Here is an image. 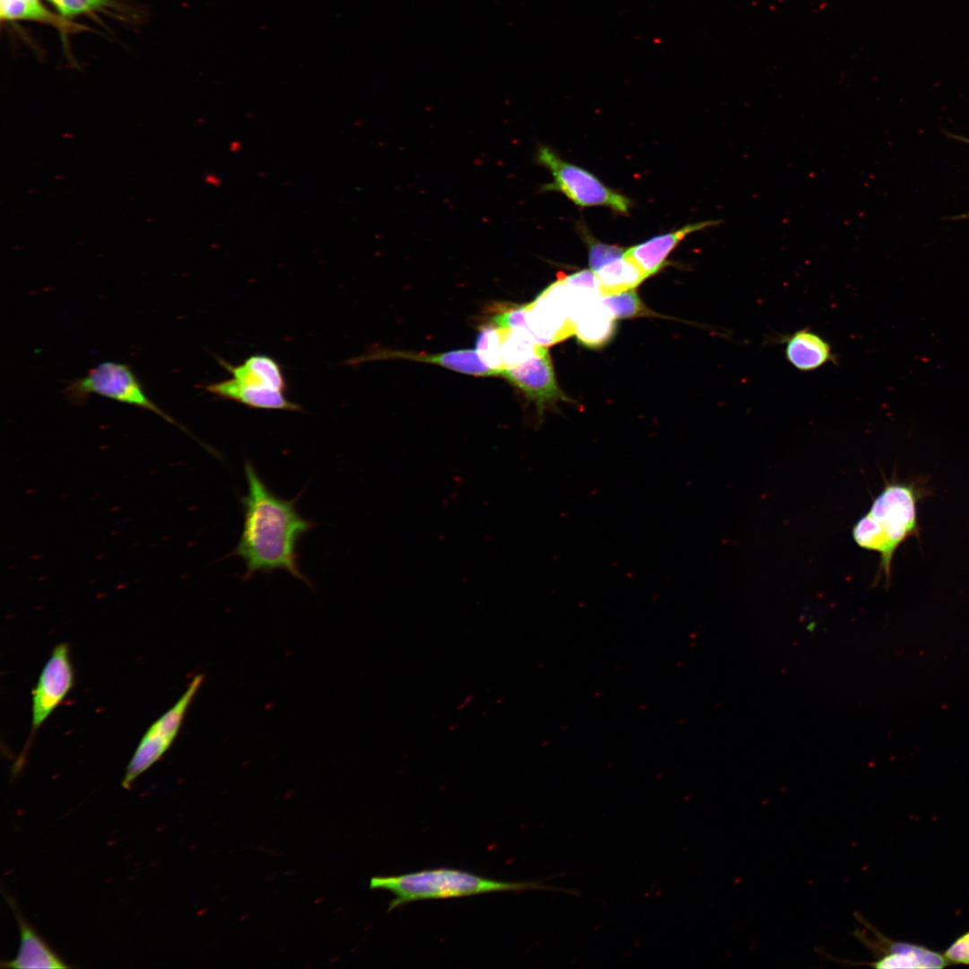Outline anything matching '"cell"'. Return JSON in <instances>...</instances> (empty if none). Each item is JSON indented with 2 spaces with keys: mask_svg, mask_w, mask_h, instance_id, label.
<instances>
[{
  "mask_svg": "<svg viewBox=\"0 0 969 969\" xmlns=\"http://www.w3.org/2000/svg\"><path fill=\"white\" fill-rule=\"evenodd\" d=\"M244 473L247 493L240 497L243 527L236 547L226 557L237 556L243 561L242 580L281 570L311 587L300 568L297 551L299 540L315 527L296 508L302 492L291 500L278 496L249 460L244 463Z\"/></svg>",
  "mask_w": 969,
  "mask_h": 969,
  "instance_id": "obj_1",
  "label": "cell"
},
{
  "mask_svg": "<svg viewBox=\"0 0 969 969\" xmlns=\"http://www.w3.org/2000/svg\"><path fill=\"white\" fill-rule=\"evenodd\" d=\"M370 889L393 894L388 911L419 900L463 897L497 892L552 889L537 882H504L452 869H434L397 876L373 877Z\"/></svg>",
  "mask_w": 969,
  "mask_h": 969,
  "instance_id": "obj_2",
  "label": "cell"
},
{
  "mask_svg": "<svg viewBox=\"0 0 969 969\" xmlns=\"http://www.w3.org/2000/svg\"><path fill=\"white\" fill-rule=\"evenodd\" d=\"M219 362L232 377L205 386L208 392L256 409L301 410L299 404L286 397V380L281 365L274 358L254 354L238 365L222 359Z\"/></svg>",
  "mask_w": 969,
  "mask_h": 969,
  "instance_id": "obj_3",
  "label": "cell"
},
{
  "mask_svg": "<svg viewBox=\"0 0 969 969\" xmlns=\"http://www.w3.org/2000/svg\"><path fill=\"white\" fill-rule=\"evenodd\" d=\"M921 494V488L914 483L889 482L868 512L879 536V567L886 582L898 546L911 537H919L917 503Z\"/></svg>",
  "mask_w": 969,
  "mask_h": 969,
  "instance_id": "obj_4",
  "label": "cell"
},
{
  "mask_svg": "<svg viewBox=\"0 0 969 969\" xmlns=\"http://www.w3.org/2000/svg\"><path fill=\"white\" fill-rule=\"evenodd\" d=\"M535 160L553 177L552 182L541 187L542 191L559 192L581 208L605 206L619 214H629L632 202L627 196L605 185L590 171L564 161L548 146L539 145Z\"/></svg>",
  "mask_w": 969,
  "mask_h": 969,
  "instance_id": "obj_5",
  "label": "cell"
},
{
  "mask_svg": "<svg viewBox=\"0 0 969 969\" xmlns=\"http://www.w3.org/2000/svg\"><path fill=\"white\" fill-rule=\"evenodd\" d=\"M63 393L65 398L74 405L83 404L92 394L99 395L152 411L178 425L173 418L147 396L137 376L125 363L100 362L92 368L85 376L67 382Z\"/></svg>",
  "mask_w": 969,
  "mask_h": 969,
  "instance_id": "obj_6",
  "label": "cell"
},
{
  "mask_svg": "<svg viewBox=\"0 0 969 969\" xmlns=\"http://www.w3.org/2000/svg\"><path fill=\"white\" fill-rule=\"evenodd\" d=\"M203 679V675L196 676L175 704L145 731L127 766L121 783L125 789H130L133 781L156 763L170 747Z\"/></svg>",
  "mask_w": 969,
  "mask_h": 969,
  "instance_id": "obj_7",
  "label": "cell"
},
{
  "mask_svg": "<svg viewBox=\"0 0 969 969\" xmlns=\"http://www.w3.org/2000/svg\"><path fill=\"white\" fill-rule=\"evenodd\" d=\"M533 402L540 414L557 401H570L559 388L546 345L538 344L534 354L523 362L502 369L501 376Z\"/></svg>",
  "mask_w": 969,
  "mask_h": 969,
  "instance_id": "obj_8",
  "label": "cell"
},
{
  "mask_svg": "<svg viewBox=\"0 0 969 969\" xmlns=\"http://www.w3.org/2000/svg\"><path fill=\"white\" fill-rule=\"evenodd\" d=\"M73 683L68 645L62 642L52 650L32 691L31 729L26 747L35 732L65 699Z\"/></svg>",
  "mask_w": 969,
  "mask_h": 969,
  "instance_id": "obj_9",
  "label": "cell"
},
{
  "mask_svg": "<svg viewBox=\"0 0 969 969\" xmlns=\"http://www.w3.org/2000/svg\"><path fill=\"white\" fill-rule=\"evenodd\" d=\"M867 925L872 938L861 930L856 931V936L877 954V959L868 963V965L884 969L943 968L951 964L944 954L920 945L891 940L871 925Z\"/></svg>",
  "mask_w": 969,
  "mask_h": 969,
  "instance_id": "obj_10",
  "label": "cell"
},
{
  "mask_svg": "<svg viewBox=\"0 0 969 969\" xmlns=\"http://www.w3.org/2000/svg\"><path fill=\"white\" fill-rule=\"evenodd\" d=\"M720 223V221L719 220H706L688 223L676 231L654 236L643 242L627 248L625 255L638 266L647 279L659 273L668 265V258L687 235L717 226Z\"/></svg>",
  "mask_w": 969,
  "mask_h": 969,
  "instance_id": "obj_11",
  "label": "cell"
},
{
  "mask_svg": "<svg viewBox=\"0 0 969 969\" xmlns=\"http://www.w3.org/2000/svg\"><path fill=\"white\" fill-rule=\"evenodd\" d=\"M388 359L437 364L454 371L477 377L500 376V371L488 366L480 357L477 351L474 349H460L435 354L381 350L371 353L357 361Z\"/></svg>",
  "mask_w": 969,
  "mask_h": 969,
  "instance_id": "obj_12",
  "label": "cell"
},
{
  "mask_svg": "<svg viewBox=\"0 0 969 969\" xmlns=\"http://www.w3.org/2000/svg\"><path fill=\"white\" fill-rule=\"evenodd\" d=\"M5 899L18 924L20 947L13 959L1 961V967L13 969L69 968L70 966L53 951L25 921L13 899L9 895H5Z\"/></svg>",
  "mask_w": 969,
  "mask_h": 969,
  "instance_id": "obj_13",
  "label": "cell"
},
{
  "mask_svg": "<svg viewBox=\"0 0 969 969\" xmlns=\"http://www.w3.org/2000/svg\"><path fill=\"white\" fill-rule=\"evenodd\" d=\"M785 355L792 366L802 371L816 370L834 360L830 344L806 328L786 338Z\"/></svg>",
  "mask_w": 969,
  "mask_h": 969,
  "instance_id": "obj_14",
  "label": "cell"
},
{
  "mask_svg": "<svg viewBox=\"0 0 969 969\" xmlns=\"http://www.w3.org/2000/svg\"><path fill=\"white\" fill-rule=\"evenodd\" d=\"M599 283L601 296L634 289L646 280L638 266L625 253L594 273Z\"/></svg>",
  "mask_w": 969,
  "mask_h": 969,
  "instance_id": "obj_15",
  "label": "cell"
},
{
  "mask_svg": "<svg viewBox=\"0 0 969 969\" xmlns=\"http://www.w3.org/2000/svg\"><path fill=\"white\" fill-rule=\"evenodd\" d=\"M0 10L3 20H34L57 26L62 23L38 1L1 0Z\"/></svg>",
  "mask_w": 969,
  "mask_h": 969,
  "instance_id": "obj_16",
  "label": "cell"
},
{
  "mask_svg": "<svg viewBox=\"0 0 969 969\" xmlns=\"http://www.w3.org/2000/svg\"><path fill=\"white\" fill-rule=\"evenodd\" d=\"M601 302L607 308L613 319L634 318L652 313L633 289L602 296Z\"/></svg>",
  "mask_w": 969,
  "mask_h": 969,
  "instance_id": "obj_17",
  "label": "cell"
},
{
  "mask_svg": "<svg viewBox=\"0 0 969 969\" xmlns=\"http://www.w3.org/2000/svg\"><path fill=\"white\" fill-rule=\"evenodd\" d=\"M500 343L501 335L498 327L491 322L481 327L476 341V350L488 366L500 371L501 376L502 363Z\"/></svg>",
  "mask_w": 969,
  "mask_h": 969,
  "instance_id": "obj_18",
  "label": "cell"
},
{
  "mask_svg": "<svg viewBox=\"0 0 969 969\" xmlns=\"http://www.w3.org/2000/svg\"><path fill=\"white\" fill-rule=\"evenodd\" d=\"M578 230L588 247L589 266L593 273L607 263L624 255L626 249L615 244H607L598 241L581 223H580Z\"/></svg>",
  "mask_w": 969,
  "mask_h": 969,
  "instance_id": "obj_19",
  "label": "cell"
},
{
  "mask_svg": "<svg viewBox=\"0 0 969 969\" xmlns=\"http://www.w3.org/2000/svg\"><path fill=\"white\" fill-rule=\"evenodd\" d=\"M64 18L75 16L100 10L112 5V0H48Z\"/></svg>",
  "mask_w": 969,
  "mask_h": 969,
  "instance_id": "obj_20",
  "label": "cell"
},
{
  "mask_svg": "<svg viewBox=\"0 0 969 969\" xmlns=\"http://www.w3.org/2000/svg\"><path fill=\"white\" fill-rule=\"evenodd\" d=\"M944 955L950 963L969 965V931L957 938Z\"/></svg>",
  "mask_w": 969,
  "mask_h": 969,
  "instance_id": "obj_21",
  "label": "cell"
},
{
  "mask_svg": "<svg viewBox=\"0 0 969 969\" xmlns=\"http://www.w3.org/2000/svg\"><path fill=\"white\" fill-rule=\"evenodd\" d=\"M955 138H956V139H958V140H960V141H963V142H965V143H966V144H969V139H967V138H965V137H963V136H959V137H958V136H956Z\"/></svg>",
  "mask_w": 969,
  "mask_h": 969,
  "instance_id": "obj_22",
  "label": "cell"
},
{
  "mask_svg": "<svg viewBox=\"0 0 969 969\" xmlns=\"http://www.w3.org/2000/svg\"><path fill=\"white\" fill-rule=\"evenodd\" d=\"M956 219H969V214H961V215L956 217Z\"/></svg>",
  "mask_w": 969,
  "mask_h": 969,
  "instance_id": "obj_23",
  "label": "cell"
},
{
  "mask_svg": "<svg viewBox=\"0 0 969 969\" xmlns=\"http://www.w3.org/2000/svg\"><path fill=\"white\" fill-rule=\"evenodd\" d=\"M29 1H39V0H29Z\"/></svg>",
  "mask_w": 969,
  "mask_h": 969,
  "instance_id": "obj_24",
  "label": "cell"
}]
</instances>
